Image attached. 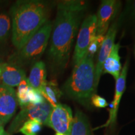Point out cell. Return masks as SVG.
Here are the masks:
<instances>
[{
    "mask_svg": "<svg viewBox=\"0 0 135 135\" xmlns=\"http://www.w3.org/2000/svg\"><path fill=\"white\" fill-rule=\"evenodd\" d=\"M87 4L78 0H65L58 3L48 51L49 58L56 70H65L68 64L73 44Z\"/></svg>",
    "mask_w": 135,
    "mask_h": 135,
    "instance_id": "6da1fadb",
    "label": "cell"
},
{
    "mask_svg": "<svg viewBox=\"0 0 135 135\" xmlns=\"http://www.w3.org/2000/svg\"><path fill=\"white\" fill-rule=\"evenodd\" d=\"M50 6L39 0L17 1L11 7V33L13 45L20 50L48 21Z\"/></svg>",
    "mask_w": 135,
    "mask_h": 135,
    "instance_id": "7a4b0ae2",
    "label": "cell"
},
{
    "mask_svg": "<svg viewBox=\"0 0 135 135\" xmlns=\"http://www.w3.org/2000/svg\"><path fill=\"white\" fill-rule=\"evenodd\" d=\"M95 65L93 58L86 55L74 65L71 75L63 86L65 94L84 106H89L95 94Z\"/></svg>",
    "mask_w": 135,
    "mask_h": 135,
    "instance_id": "3957f363",
    "label": "cell"
},
{
    "mask_svg": "<svg viewBox=\"0 0 135 135\" xmlns=\"http://www.w3.org/2000/svg\"><path fill=\"white\" fill-rule=\"evenodd\" d=\"M52 29L53 23L48 21L24 46L9 57V63L20 67L38 60L46 50Z\"/></svg>",
    "mask_w": 135,
    "mask_h": 135,
    "instance_id": "277c9868",
    "label": "cell"
},
{
    "mask_svg": "<svg viewBox=\"0 0 135 135\" xmlns=\"http://www.w3.org/2000/svg\"><path fill=\"white\" fill-rule=\"evenodd\" d=\"M97 16L90 15L82 22L78 34L76 44L73 56L74 65L78 63L86 54L89 44L97 35Z\"/></svg>",
    "mask_w": 135,
    "mask_h": 135,
    "instance_id": "5b68a950",
    "label": "cell"
},
{
    "mask_svg": "<svg viewBox=\"0 0 135 135\" xmlns=\"http://www.w3.org/2000/svg\"><path fill=\"white\" fill-rule=\"evenodd\" d=\"M52 109V106L46 101L38 104H29L25 107L22 108L21 111L11 124V131H15L23 123L31 119L37 120L42 124L46 125Z\"/></svg>",
    "mask_w": 135,
    "mask_h": 135,
    "instance_id": "8992f818",
    "label": "cell"
},
{
    "mask_svg": "<svg viewBox=\"0 0 135 135\" xmlns=\"http://www.w3.org/2000/svg\"><path fill=\"white\" fill-rule=\"evenodd\" d=\"M73 119L72 110L66 104L59 103L53 108L49 116L47 126L63 135H70Z\"/></svg>",
    "mask_w": 135,
    "mask_h": 135,
    "instance_id": "52a82bcc",
    "label": "cell"
},
{
    "mask_svg": "<svg viewBox=\"0 0 135 135\" xmlns=\"http://www.w3.org/2000/svg\"><path fill=\"white\" fill-rule=\"evenodd\" d=\"M121 2L116 0H103L98 10L97 16V35L104 36L111 21L120 9Z\"/></svg>",
    "mask_w": 135,
    "mask_h": 135,
    "instance_id": "ba28073f",
    "label": "cell"
},
{
    "mask_svg": "<svg viewBox=\"0 0 135 135\" xmlns=\"http://www.w3.org/2000/svg\"><path fill=\"white\" fill-rule=\"evenodd\" d=\"M118 31V23L114 22L109 27L106 34L104 35L103 41L101 44L100 48L98 53V58L97 63L95 65V90L97 91L99 80L103 72V64L108 58L113 47L114 45V41Z\"/></svg>",
    "mask_w": 135,
    "mask_h": 135,
    "instance_id": "9c48e42d",
    "label": "cell"
},
{
    "mask_svg": "<svg viewBox=\"0 0 135 135\" xmlns=\"http://www.w3.org/2000/svg\"><path fill=\"white\" fill-rule=\"evenodd\" d=\"M18 101L13 88L0 84V126H3L16 112Z\"/></svg>",
    "mask_w": 135,
    "mask_h": 135,
    "instance_id": "30bf717a",
    "label": "cell"
},
{
    "mask_svg": "<svg viewBox=\"0 0 135 135\" xmlns=\"http://www.w3.org/2000/svg\"><path fill=\"white\" fill-rule=\"evenodd\" d=\"M26 78L25 71L21 67L0 61V84L11 88L18 86Z\"/></svg>",
    "mask_w": 135,
    "mask_h": 135,
    "instance_id": "8fae6325",
    "label": "cell"
},
{
    "mask_svg": "<svg viewBox=\"0 0 135 135\" xmlns=\"http://www.w3.org/2000/svg\"><path fill=\"white\" fill-rule=\"evenodd\" d=\"M128 65H129V60L128 59L122 68L120 75L116 80L114 98L111 104V108L109 109V118L106 123V125L113 124L116 121L119 103L126 89V80L127 77Z\"/></svg>",
    "mask_w": 135,
    "mask_h": 135,
    "instance_id": "7c38bea8",
    "label": "cell"
},
{
    "mask_svg": "<svg viewBox=\"0 0 135 135\" xmlns=\"http://www.w3.org/2000/svg\"><path fill=\"white\" fill-rule=\"evenodd\" d=\"M120 44H114L112 50L104 61L103 66V74H109L116 80L120 75L122 66L120 61L119 51Z\"/></svg>",
    "mask_w": 135,
    "mask_h": 135,
    "instance_id": "4fadbf2b",
    "label": "cell"
},
{
    "mask_svg": "<svg viewBox=\"0 0 135 135\" xmlns=\"http://www.w3.org/2000/svg\"><path fill=\"white\" fill-rule=\"evenodd\" d=\"M28 81L30 86L41 92L46 83V66L43 61H38L34 64Z\"/></svg>",
    "mask_w": 135,
    "mask_h": 135,
    "instance_id": "5bb4252c",
    "label": "cell"
},
{
    "mask_svg": "<svg viewBox=\"0 0 135 135\" xmlns=\"http://www.w3.org/2000/svg\"><path fill=\"white\" fill-rule=\"evenodd\" d=\"M70 135H94L87 116L77 111L73 119Z\"/></svg>",
    "mask_w": 135,
    "mask_h": 135,
    "instance_id": "9a60e30c",
    "label": "cell"
},
{
    "mask_svg": "<svg viewBox=\"0 0 135 135\" xmlns=\"http://www.w3.org/2000/svg\"><path fill=\"white\" fill-rule=\"evenodd\" d=\"M40 93L45 100L48 102L53 108L59 104V99L62 94L55 81H46V84Z\"/></svg>",
    "mask_w": 135,
    "mask_h": 135,
    "instance_id": "2e32d148",
    "label": "cell"
},
{
    "mask_svg": "<svg viewBox=\"0 0 135 135\" xmlns=\"http://www.w3.org/2000/svg\"><path fill=\"white\" fill-rule=\"evenodd\" d=\"M30 87V85L27 78L23 80L18 86L17 91L16 93V98L18 103H19L21 108L30 104L28 97Z\"/></svg>",
    "mask_w": 135,
    "mask_h": 135,
    "instance_id": "e0dca14e",
    "label": "cell"
},
{
    "mask_svg": "<svg viewBox=\"0 0 135 135\" xmlns=\"http://www.w3.org/2000/svg\"><path fill=\"white\" fill-rule=\"evenodd\" d=\"M11 30V18L7 13H0V42L5 41L9 38Z\"/></svg>",
    "mask_w": 135,
    "mask_h": 135,
    "instance_id": "ac0fdd59",
    "label": "cell"
},
{
    "mask_svg": "<svg viewBox=\"0 0 135 135\" xmlns=\"http://www.w3.org/2000/svg\"><path fill=\"white\" fill-rule=\"evenodd\" d=\"M42 124L37 120H28L23 124L19 131L24 135H38L41 130Z\"/></svg>",
    "mask_w": 135,
    "mask_h": 135,
    "instance_id": "d6986e66",
    "label": "cell"
},
{
    "mask_svg": "<svg viewBox=\"0 0 135 135\" xmlns=\"http://www.w3.org/2000/svg\"><path fill=\"white\" fill-rule=\"evenodd\" d=\"M104 36H101V35H96L95 37L93 39V40L89 44L88 48L86 54L89 56L93 58L94 56L96 53H98V51L100 48L102 42L103 41Z\"/></svg>",
    "mask_w": 135,
    "mask_h": 135,
    "instance_id": "ffe728a7",
    "label": "cell"
},
{
    "mask_svg": "<svg viewBox=\"0 0 135 135\" xmlns=\"http://www.w3.org/2000/svg\"><path fill=\"white\" fill-rule=\"evenodd\" d=\"M28 97L30 104H38L46 101L41 93L36 89H33L31 86L30 87L29 91H28Z\"/></svg>",
    "mask_w": 135,
    "mask_h": 135,
    "instance_id": "44dd1931",
    "label": "cell"
},
{
    "mask_svg": "<svg viewBox=\"0 0 135 135\" xmlns=\"http://www.w3.org/2000/svg\"><path fill=\"white\" fill-rule=\"evenodd\" d=\"M123 15L124 18L135 23V0L126 1Z\"/></svg>",
    "mask_w": 135,
    "mask_h": 135,
    "instance_id": "7402d4cb",
    "label": "cell"
},
{
    "mask_svg": "<svg viewBox=\"0 0 135 135\" xmlns=\"http://www.w3.org/2000/svg\"><path fill=\"white\" fill-rule=\"evenodd\" d=\"M91 103L95 107L99 108H104L107 107L108 105L107 101L104 98L98 95L97 94H94L91 98Z\"/></svg>",
    "mask_w": 135,
    "mask_h": 135,
    "instance_id": "603a6c76",
    "label": "cell"
},
{
    "mask_svg": "<svg viewBox=\"0 0 135 135\" xmlns=\"http://www.w3.org/2000/svg\"><path fill=\"white\" fill-rule=\"evenodd\" d=\"M4 128H3V126H0V135H2L3 133H4Z\"/></svg>",
    "mask_w": 135,
    "mask_h": 135,
    "instance_id": "cb8c5ba5",
    "label": "cell"
},
{
    "mask_svg": "<svg viewBox=\"0 0 135 135\" xmlns=\"http://www.w3.org/2000/svg\"><path fill=\"white\" fill-rule=\"evenodd\" d=\"M2 135H9V134H8V133H6V132H4V133H3V134H2Z\"/></svg>",
    "mask_w": 135,
    "mask_h": 135,
    "instance_id": "d4e9b609",
    "label": "cell"
},
{
    "mask_svg": "<svg viewBox=\"0 0 135 135\" xmlns=\"http://www.w3.org/2000/svg\"><path fill=\"white\" fill-rule=\"evenodd\" d=\"M55 135H63V134H59V133H56Z\"/></svg>",
    "mask_w": 135,
    "mask_h": 135,
    "instance_id": "484cf974",
    "label": "cell"
},
{
    "mask_svg": "<svg viewBox=\"0 0 135 135\" xmlns=\"http://www.w3.org/2000/svg\"><path fill=\"white\" fill-rule=\"evenodd\" d=\"M1 1H0V4H1Z\"/></svg>",
    "mask_w": 135,
    "mask_h": 135,
    "instance_id": "4316f807",
    "label": "cell"
},
{
    "mask_svg": "<svg viewBox=\"0 0 135 135\" xmlns=\"http://www.w3.org/2000/svg\"><path fill=\"white\" fill-rule=\"evenodd\" d=\"M134 54H135V51H134Z\"/></svg>",
    "mask_w": 135,
    "mask_h": 135,
    "instance_id": "83f0119b",
    "label": "cell"
},
{
    "mask_svg": "<svg viewBox=\"0 0 135 135\" xmlns=\"http://www.w3.org/2000/svg\"><path fill=\"white\" fill-rule=\"evenodd\" d=\"M0 61H1V60H0Z\"/></svg>",
    "mask_w": 135,
    "mask_h": 135,
    "instance_id": "f1b7e54d",
    "label": "cell"
}]
</instances>
